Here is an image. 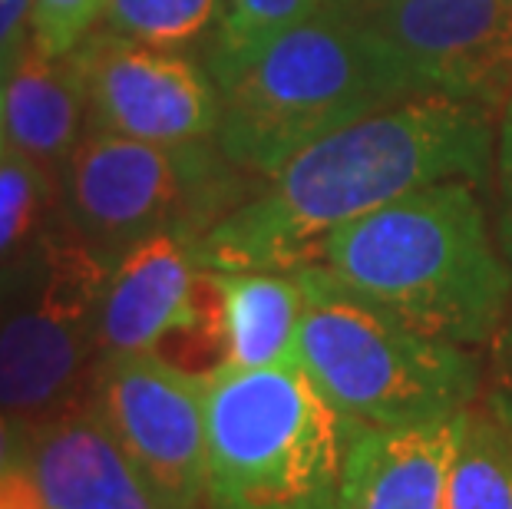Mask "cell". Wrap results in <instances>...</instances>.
I'll return each instance as SVG.
<instances>
[{
	"label": "cell",
	"mask_w": 512,
	"mask_h": 509,
	"mask_svg": "<svg viewBox=\"0 0 512 509\" xmlns=\"http://www.w3.org/2000/svg\"><path fill=\"white\" fill-rule=\"evenodd\" d=\"M7 156V129H4V93H0V159Z\"/></svg>",
	"instance_id": "26"
},
{
	"label": "cell",
	"mask_w": 512,
	"mask_h": 509,
	"mask_svg": "<svg viewBox=\"0 0 512 509\" xmlns=\"http://www.w3.org/2000/svg\"><path fill=\"white\" fill-rule=\"evenodd\" d=\"M493 179H496V225L493 235L499 252L512 265V96L499 110L496 123V153H493Z\"/></svg>",
	"instance_id": "21"
},
{
	"label": "cell",
	"mask_w": 512,
	"mask_h": 509,
	"mask_svg": "<svg viewBox=\"0 0 512 509\" xmlns=\"http://www.w3.org/2000/svg\"><path fill=\"white\" fill-rule=\"evenodd\" d=\"M443 509H512V424L486 400L466 410Z\"/></svg>",
	"instance_id": "16"
},
{
	"label": "cell",
	"mask_w": 512,
	"mask_h": 509,
	"mask_svg": "<svg viewBox=\"0 0 512 509\" xmlns=\"http://www.w3.org/2000/svg\"><path fill=\"white\" fill-rule=\"evenodd\" d=\"M27 470L47 509H162L93 404L30 427Z\"/></svg>",
	"instance_id": "12"
},
{
	"label": "cell",
	"mask_w": 512,
	"mask_h": 509,
	"mask_svg": "<svg viewBox=\"0 0 512 509\" xmlns=\"http://www.w3.org/2000/svg\"><path fill=\"white\" fill-rule=\"evenodd\" d=\"M486 404L512 424V308L503 328L489 344V374H486Z\"/></svg>",
	"instance_id": "22"
},
{
	"label": "cell",
	"mask_w": 512,
	"mask_h": 509,
	"mask_svg": "<svg viewBox=\"0 0 512 509\" xmlns=\"http://www.w3.org/2000/svg\"><path fill=\"white\" fill-rule=\"evenodd\" d=\"M86 86L90 129L159 146L209 143L222 96L205 63L113 30H90L70 50Z\"/></svg>",
	"instance_id": "10"
},
{
	"label": "cell",
	"mask_w": 512,
	"mask_h": 509,
	"mask_svg": "<svg viewBox=\"0 0 512 509\" xmlns=\"http://www.w3.org/2000/svg\"><path fill=\"white\" fill-rule=\"evenodd\" d=\"M113 262L53 229L0 272V410L37 427L93 400L100 308Z\"/></svg>",
	"instance_id": "6"
},
{
	"label": "cell",
	"mask_w": 512,
	"mask_h": 509,
	"mask_svg": "<svg viewBox=\"0 0 512 509\" xmlns=\"http://www.w3.org/2000/svg\"><path fill=\"white\" fill-rule=\"evenodd\" d=\"M219 96L215 143L232 166L265 179L337 129L423 100L394 53L334 7L258 50Z\"/></svg>",
	"instance_id": "3"
},
{
	"label": "cell",
	"mask_w": 512,
	"mask_h": 509,
	"mask_svg": "<svg viewBox=\"0 0 512 509\" xmlns=\"http://www.w3.org/2000/svg\"><path fill=\"white\" fill-rule=\"evenodd\" d=\"M298 275L308 291L298 361L354 433L433 424L479 400L483 371L470 348L397 321L321 265Z\"/></svg>",
	"instance_id": "5"
},
{
	"label": "cell",
	"mask_w": 512,
	"mask_h": 509,
	"mask_svg": "<svg viewBox=\"0 0 512 509\" xmlns=\"http://www.w3.org/2000/svg\"><path fill=\"white\" fill-rule=\"evenodd\" d=\"M202 278L192 242L179 235L146 238L116 258L100 308L103 357L159 351L195 311Z\"/></svg>",
	"instance_id": "11"
},
{
	"label": "cell",
	"mask_w": 512,
	"mask_h": 509,
	"mask_svg": "<svg viewBox=\"0 0 512 509\" xmlns=\"http://www.w3.org/2000/svg\"><path fill=\"white\" fill-rule=\"evenodd\" d=\"M205 394L209 377L156 351L96 367L90 404L162 509L205 506Z\"/></svg>",
	"instance_id": "8"
},
{
	"label": "cell",
	"mask_w": 512,
	"mask_h": 509,
	"mask_svg": "<svg viewBox=\"0 0 512 509\" xmlns=\"http://www.w3.org/2000/svg\"><path fill=\"white\" fill-rule=\"evenodd\" d=\"M27 447H30V424L0 410V473L24 463Z\"/></svg>",
	"instance_id": "25"
},
{
	"label": "cell",
	"mask_w": 512,
	"mask_h": 509,
	"mask_svg": "<svg viewBox=\"0 0 512 509\" xmlns=\"http://www.w3.org/2000/svg\"><path fill=\"white\" fill-rule=\"evenodd\" d=\"M222 0H106L100 24L149 47L185 50L212 40Z\"/></svg>",
	"instance_id": "19"
},
{
	"label": "cell",
	"mask_w": 512,
	"mask_h": 509,
	"mask_svg": "<svg viewBox=\"0 0 512 509\" xmlns=\"http://www.w3.org/2000/svg\"><path fill=\"white\" fill-rule=\"evenodd\" d=\"M328 0H222V20L205 50V70L215 86L242 70L258 50L318 17Z\"/></svg>",
	"instance_id": "18"
},
{
	"label": "cell",
	"mask_w": 512,
	"mask_h": 509,
	"mask_svg": "<svg viewBox=\"0 0 512 509\" xmlns=\"http://www.w3.org/2000/svg\"><path fill=\"white\" fill-rule=\"evenodd\" d=\"M212 272V268H209ZM225 318V367L301 364L308 291L298 272H215Z\"/></svg>",
	"instance_id": "15"
},
{
	"label": "cell",
	"mask_w": 512,
	"mask_h": 509,
	"mask_svg": "<svg viewBox=\"0 0 512 509\" xmlns=\"http://www.w3.org/2000/svg\"><path fill=\"white\" fill-rule=\"evenodd\" d=\"M344 4H351V0H328V7H344Z\"/></svg>",
	"instance_id": "27"
},
{
	"label": "cell",
	"mask_w": 512,
	"mask_h": 509,
	"mask_svg": "<svg viewBox=\"0 0 512 509\" xmlns=\"http://www.w3.org/2000/svg\"><path fill=\"white\" fill-rule=\"evenodd\" d=\"M106 0H30V40L47 53H70L103 20Z\"/></svg>",
	"instance_id": "20"
},
{
	"label": "cell",
	"mask_w": 512,
	"mask_h": 509,
	"mask_svg": "<svg viewBox=\"0 0 512 509\" xmlns=\"http://www.w3.org/2000/svg\"><path fill=\"white\" fill-rule=\"evenodd\" d=\"M354 437L301 364L219 367L205 394V506L337 509Z\"/></svg>",
	"instance_id": "4"
},
{
	"label": "cell",
	"mask_w": 512,
	"mask_h": 509,
	"mask_svg": "<svg viewBox=\"0 0 512 509\" xmlns=\"http://www.w3.org/2000/svg\"><path fill=\"white\" fill-rule=\"evenodd\" d=\"M493 153V106L443 96L397 103L288 159L192 242L195 262L212 272H298L337 229L407 192L483 182Z\"/></svg>",
	"instance_id": "1"
},
{
	"label": "cell",
	"mask_w": 512,
	"mask_h": 509,
	"mask_svg": "<svg viewBox=\"0 0 512 509\" xmlns=\"http://www.w3.org/2000/svg\"><path fill=\"white\" fill-rule=\"evenodd\" d=\"M0 509H47L27 460L0 473Z\"/></svg>",
	"instance_id": "24"
},
{
	"label": "cell",
	"mask_w": 512,
	"mask_h": 509,
	"mask_svg": "<svg viewBox=\"0 0 512 509\" xmlns=\"http://www.w3.org/2000/svg\"><path fill=\"white\" fill-rule=\"evenodd\" d=\"M334 10L384 43L423 96L499 110L512 96V0H351Z\"/></svg>",
	"instance_id": "9"
},
{
	"label": "cell",
	"mask_w": 512,
	"mask_h": 509,
	"mask_svg": "<svg viewBox=\"0 0 512 509\" xmlns=\"http://www.w3.org/2000/svg\"><path fill=\"white\" fill-rule=\"evenodd\" d=\"M30 43V0H0V77Z\"/></svg>",
	"instance_id": "23"
},
{
	"label": "cell",
	"mask_w": 512,
	"mask_h": 509,
	"mask_svg": "<svg viewBox=\"0 0 512 509\" xmlns=\"http://www.w3.org/2000/svg\"><path fill=\"white\" fill-rule=\"evenodd\" d=\"M311 265L430 338L483 348L512 308V265L476 186L433 182L347 222Z\"/></svg>",
	"instance_id": "2"
},
{
	"label": "cell",
	"mask_w": 512,
	"mask_h": 509,
	"mask_svg": "<svg viewBox=\"0 0 512 509\" xmlns=\"http://www.w3.org/2000/svg\"><path fill=\"white\" fill-rule=\"evenodd\" d=\"M466 410L433 424L357 433L347 450L337 509H443Z\"/></svg>",
	"instance_id": "13"
},
{
	"label": "cell",
	"mask_w": 512,
	"mask_h": 509,
	"mask_svg": "<svg viewBox=\"0 0 512 509\" xmlns=\"http://www.w3.org/2000/svg\"><path fill=\"white\" fill-rule=\"evenodd\" d=\"M63 202L60 179L37 162L10 153L0 159V272L47 238Z\"/></svg>",
	"instance_id": "17"
},
{
	"label": "cell",
	"mask_w": 512,
	"mask_h": 509,
	"mask_svg": "<svg viewBox=\"0 0 512 509\" xmlns=\"http://www.w3.org/2000/svg\"><path fill=\"white\" fill-rule=\"evenodd\" d=\"M245 172L209 143L159 146L90 129L63 169L67 225L116 265L129 248L156 235L199 242L242 205Z\"/></svg>",
	"instance_id": "7"
},
{
	"label": "cell",
	"mask_w": 512,
	"mask_h": 509,
	"mask_svg": "<svg viewBox=\"0 0 512 509\" xmlns=\"http://www.w3.org/2000/svg\"><path fill=\"white\" fill-rule=\"evenodd\" d=\"M7 149L63 182L70 156L90 133L86 86L73 53H47L34 40L0 77Z\"/></svg>",
	"instance_id": "14"
}]
</instances>
